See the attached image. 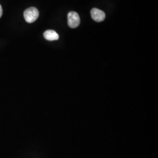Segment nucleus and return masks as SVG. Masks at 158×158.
Masks as SVG:
<instances>
[{
    "label": "nucleus",
    "mask_w": 158,
    "mask_h": 158,
    "mask_svg": "<svg viewBox=\"0 0 158 158\" xmlns=\"http://www.w3.org/2000/svg\"><path fill=\"white\" fill-rule=\"evenodd\" d=\"M23 16L27 23H33L38 18L39 11L36 8L31 7L25 11Z\"/></svg>",
    "instance_id": "nucleus-1"
},
{
    "label": "nucleus",
    "mask_w": 158,
    "mask_h": 158,
    "mask_svg": "<svg viewBox=\"0 0 158 158\" xmlns=\"http://www.w3.org/2000/svg\"><path fill=\"white\" fill-rule=\"evenodd\" d=\"M68 25L71 28H77L80 23L79 14L76 12L71 11L68 14Z\"/></svg>",
    "instance_id": "nucleus-2"
},
{
    "label": "nucleus",
    "mask_w": 158,
    "mask_h": 158,
    "mask_svg": "<svg viewBox=\"0 0 158 158\" xmlns=\"http://www.w3.org/2000/svg\"><path fill=\"white\" fill-rule=\"evenodd\" d=\"M91 15L92 18L97 23L103 21L106 18L105 12L97 8H93L91 10Z\"/></svg>",
    "instance_id": "nucleus-3"
},
{
    "label": "nucleus",
    "mask_w": 158,
    "mask_h": 158,
    "mask_svg": "<svg viewBox=\"0 0 158 158\" xmlns=\"http://www.w3.org/2000/svg\"><path fill=\"white\" fill-rule=\"evenodd\" d=\"M44 36L46 40L49 41H53L59 40V36L56 31L53 30H47L44 32Z\"/></svg>",
    "instance_id": "nucleus-4"
},
{
    "label": "nucleus",
    "mask_w": 158,
    "mask_h": 158,
    "mask_svg": "<svg viewBox=\"0 0 158 158\" xmlns=\"http://www.w3.org/2000/svg\"><path fill=\"white\" fill-rule=\"evenodd\" d=\"M2 6L0 5V18L2 17Z\"/></svg>",
    "instance_id": "nucleus-5"
}]
</instances>
